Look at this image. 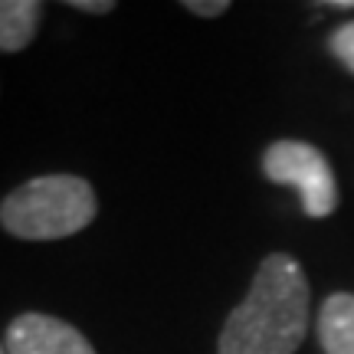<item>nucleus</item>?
<instances>
[{"label": "nucleus", "mask_w": 354, "mask_h": 354, "mask_svg": "<svg viewBox=\"0 0 354 354\" xmlns=\"http://www.w3.org/2000/svg\"><path fill=\"white\" fill-rule=\"evenodd\" d=\"M184 10L194 17H220L230 10V0H184Z\"/></svg>", "instance_id": "obj_8"}, {"label": "nucleus", "mask_w": 354, "mask_h": 354, "mask_svg": "<svg viewBox=\"0 0 354 354\" xmlns=\"http://www.w3.org/2000/svg\"><path fill=\"white\" fill-rule=\"evenodd\" d=\"M0 354H7V348H3V342H0Z\"/></svg>", "instance_id": "obj_11"}, {"label": "nucleus", "mask_w": 354, "mask_h": 354, "mask_svg": "<svg viewBox=\"0 0 354 354\" xmlns=\"http://www.w3.org/2000/svg\"><path fill=\"white\" fill-rule=\"evenodd\" d=\"M7 354H95L76 325L46 312H24L7 325Z\"/></svg>", "instance_id": "obj_4"}, {"label": "nucleus", "mask_w": 354, "mask_h": 354, "mask_svg": "<svg viewBox=\"0 0 354 354\" xmlns=\"http://www.w3.org/2000/svg\"><path fill=\"white\" fill-rule=\"evenodd\" d=\"M263 174L272 184H289L299 190L305 216L325 220L338 210V180L328 158L315 145L295 138L272 141L263 154Z\"/></svg>", "instance_id": "obj_3"}, {"label": "nucleus", "mask_w": 354, "mask_h": 354, "mask_svg": "<svg viewBox=\"0 0 354 354\" xmlns=\"http://www.w3.org/2000/svg\"><path fill=\"white\" fill-rule=\"evenodd\" d=\"M328 50H331V56H335V59H338V63H342L344 69L354 76V20L342 24L335 33H331Z\"/></svg>", "instance_id": "obj_7"}, {"label": "nucleus", "mask_w": 354, "mask_h": 354, "mask_svg": "<svg viewBox=\"0 0 354 354\" xmlns=\"http://www.w3.org/2000/svg\"><path fill=\"white\" fill-rule=\"evenodd\" d=\"M99 197L79 174H39L0 201V227L17 240L50 243L76 236L95 220Z\"/></svg>", "instance_id": "obj_2"}, {"label": "nucleus", "mask_w": 354, "mask_h": 354, "mask_svg": "<svg viewBox=\"0 0 354 354\" xmlns=\"http://www.w3.org/2000/svg\"><path fill=\"white\" fill-rule=\"evenodd\" d=\"M315 10H354V0H325L315 3Z\"/></svg>", "instance_id": "obj_10"}, {"label": "nucleus", "mask_w": 354, "mask_h": 354, "mask_svg": "<svg viewBox=\"0 0 354 354\" xmlns=\"http://www.w3.org/2000/svg\"><path fill=\"white\" fill-rule=\"evenodd\" d=\"M73 10H82V13H112L115 10V0H69Z\"/></svg>", "instance_id": "obj_9"}, {"label": "nucleus", "mask_w": 354, "mask_h": 354, "mask_svg": "<svg viewBox=\"0 0 354 354\" xmlns=\"http://www.w3.org/2000/svg\"><path fill=\"white\" fill-rule=\"evenodd\" d=\"M308 331V279L289 253H269L223 322L216 354H295Z\"/></svg>", "instance_id": "obj_1"}, {"label": "nucleus", "mask_w": 354, "mask_h": 354, "mask_svg": "<svg viewBox=\"0 0 354 354\" xmlns=\"http://www.w3.org/2000/svg\"><path fill=\"white\" fill-rule=\"evenodd\" d=\"M43 24L39 0H0V53H24Z\"/></svg>", "instance_id": "obj_6"}, {"label": "nucleus", "mask_w": 354, "mask_h": 354, "mask_svg": "<svg viewBox=\"0 0 354 354\" xmlns=\"http://www.w3.org/2000/svg\"><path fill=\"white\" fill-rule=\"evenodd\" d=\"M318 342L325 354H354V295L335 292L318 312Z\"/></svg>", "instance_id": "obj_5"}]
</instances>
